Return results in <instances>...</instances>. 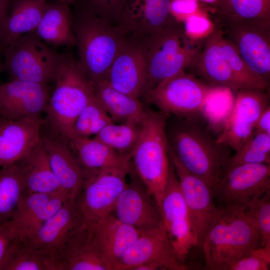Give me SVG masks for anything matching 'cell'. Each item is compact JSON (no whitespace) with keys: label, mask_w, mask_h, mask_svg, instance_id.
Segmentation results:
<instances>
[{"label":"cell","mask_w":270,"mask_h":270,"mask_svg":"<svg viewBox=\"0 0 270 270\" xmlns=\"http://www.w3.org/2000/svg\"><path fill=\"white\" fill-rule=\"evenodd\" d=\"M212 5L216 14L270 21V0H216Z\"/></svg>","instance_id":"d6a6232c"},{"label":"cell","mask_w":270,"mask_h":270,"mask_svg":"<svg viewBox=\"0 0 270 270\" xmlns=\"http://www.w3.org/2000/svg\"><path fill=\"white\" fill-rule=\"evenodd\" d=\"M140 131L141 126L133 124L112 122L104 127L94 138L120 154H130Z\"/></svg>","instance_id":"836d02e7"},{"label":"cell","mask_w":270,"mask_h":270,"mask_svg":"<svg viewBox=\"0 0 270 270\" xmlns=\"http://www.w3.org/2000/svg\"><path fill=\"white\" fill-rule=\"evenodd\" d=\"M261 246L260 234L245 208H224L202 246L206 270H226L232 263Z\"/></svg>","instance_id":"277c9868"},{"label":"cell","mask_w":270,"mask_h":270,"mask_svg":"<svg viewBox=\"0 0 270 270\" xmlns=\"http://www.w3.org/2000/svg\"><path fill=\"white\" fill-rule=\"evenodd\" d=\"M54 194L24 192L19 202L16 211L11 220L18 234Z\"/></svg>","instance_id":"74e56055"},{"label":"cell","mask_w":270,"mask_h":270,"mask_svg":"<svg viewBox=\"0 0 270 270\" xmlns=\"http://www.w3.org/2000/svg\"><path fill=\"white\" fill-rule=\"evenodd\" d=\"M160 211L176 258L180 264L186 265L190 250L195 246V240L188 210L170 160Z\"/></svg>","instance_id":"4fadbf2b"},{"label":"cell","mask_w":270,"mask_h":270,"mask_svg":"<svg viewBox=\"0 0 270 270\" xmlns=\"http://www.w3.org/2000/svg\"><path fill=\"white\" fill-rule=\"evenodd\" d=\"M180 118V125L167 136L169 145L185 168L212 188L227 168L229 148L212 138L201 115Z\"/></svg>","instance_id":"6da1fadb"},{"label":"cell","mask_w":270,"mask_h":270,"mask_svg":"<svg viewBox=\"0 0 270 270\" xmlns=\"http://www.w3.org/2000/svg\"><path fill=\"white\" fill-rule=\"evenodd\" d=\"M245 212L260 234V246L270 245V194L252 202Z\"/></svg>","instance_id":"f35d334b"},{"label":"cell","mask_w":270,"mask_h":270,"mask_svg":"<svg viewBox=\"0 0 270 270\" xmlns=\"http://www.w3.org/2000/svg\"><path fill=\"white\" fill-rule=\"evenodd\" d=\"M220 42L228 64L242 88L266 90L269 87L270 82L250 68L240 56L234 45L225 38L222 34Z\"/></svg>","instance_id":"d590c367"},{"label":"cell","mask_w":270,"mask_h":270,"mask_svg":"<svg viewBox=\"0 0 270 270\" xmlns=\"http://www.w3.org/2000/svg\"><path fill=\"white\" fill-rule=\"evenodd\" d=\"M146 264L158 266L162 270H184L186 265L177 260L164 224L142 232L117 264L114 270H133Z\"/></svg>","instance_id":"e0dca14e"},{"label":"cell","mask_w":270,"mask_h":270,"mask_svg":"<svg viewBox=\"0 0 270 270\" xmlns=\"http://www.w3.org/2000/svg\"><path fill=\"white\" fill-rule=\"evenodd\" d=\"M82 222L76 200L67 199L58 210L30 238L20 240L27 248L58 250L70 232Z\"/></svg>","instance_id":"cb8c5ba5"},{"label":"cell","mask_w":270,"mask_h":270,"mask_svg":"<svg viewBox=\"0 0 270 270\" xmlns=\"http://www.w3.org/2000/svg\"><path fill=\"white\" fill-rule=\"evenodd\" d=\"M24 192L19 162L0 168V223L12 218Z\"/></svg>","instance_id":"1f68e13d"},{"label":"cell","mask_w":270,"mask_h":270,"mask_svg":"<svg viewBox=\"0 0 270 270\" xmlns=\"http://www.w3.org/2000/svg\"><path fill=\"white\" fill-rule=\"evenodd\" d=\"M2 55V48L0 46V74L3 70L2 62L1 61V56Z\"/></svg>","instance_id":"681fc988"},{"label":"cell","mask_w":270,"mask_h":270,"mask_svg":"<svg viewBox=\"0 0 270 270\" xmlns=\"http://www.w3.org/2000/svg\"><path fill=\"white\" fill-rule=\"evenodd\" d=\"M55 0L64 3L69 6H70L72 4L74 1V0Z\"/></svg>","instance_id":"c3c4849f"},{"label":"cell","mask_w":270,"mask_h":270,"mask_svg":"<svg viewBox=\"0 0 270 270\" xmlns=\"http://www.w3.org/2000/svg\"><path fill=\"white\" fill-rule=\"evenodd\" d=\"M72 26L78 65L92 86L105 80L126 38L114 25L76 6Z\"/></svg>","instance_id":"7a4b0ae2"},{"label":"cell","mask_w":270,"mask_h":270,"mask_svg":"<svg viewBox=\"0 0 270 270\" xmlns=\"http://www.w3.org/2000/svg\"><path fill=\"white\" fill-rule=\"evenodd\" d=\"M48 0H14L0 32L2 49L19 37L34 31L44 13Z\"/></svg>","instance_id":"f1b7e54d"},{"label":"cell","mask_w":270,"mask_h":270,"mask_svg":"<svg viewBox=\"0 0 270 270\" xmlns=\"http://www.w3.org/2000/svg\"><path fill=\"white\" fill-rule=\"evenodd\" d=\"M222 33L214 25L206 36L202 48L190 68L211 86L238 90L242 88L234 76L221 46Z\"/></svg>","instance_id":"7402d4cb"},{"label":"cell","mask_w":270,"mask_h":270,"mask_svg":"<svg viewBox=\"0 0 270 270\" xmlns=\"http://www.w3.org/2000/svg\"><path fill=\"white\" fill-rule=\"evenodd\" d=\"M202 0L206 2L212 4L216 0Z\"/></svg>","instance_id":"f907efd6"},{"label":"cell","mask_w":270,"mask_h":270,"mask_svg":"<svg viewBox=\"0 0 270 270\" xmlns=\"http://www.w3.org/2000/svg\"><path fill=\"white\" fill-rule=\"evenodd\" d=\"M92 88L96 98L114 122L142 126L147 112L139 98L115 89L106 80Z\"/></svg>","instance_id":"4316f807"},{"label":"cell","mask_w":270,"mask_h":270,"mask_svg":"<svg viewBox=\"0 0 270 270\" xmlns=\"http://www.w3.org/2000/svg\"><path fill=\"white\" fill-rule=\"evenodd\" d=\"M44 122L40 116L15 120L0 117V168L20 161L41 142Z\"/></svg>","instance_id":"ffe728a7"},{"label":"cell","mask_w":270,"mask_h":270,"mask_svg":"<svg viewBox=\"0 0 270 270\" xmlns=\"http://www.w3.org/2000/svg\"><path fill=\"white\" fill-rule=\"evenodd\" d=\"M168 153L188 210L195 246L201 248L207 234L224 208L216 204L212 188L185 168L170 145Z\"/></svg>","instance_id":"7c38bea8"},{"label":"cell","mask_w":270,"mask_h":270,"mask_svg":"<svg viewBox=\"0 0 270 270\" xmlns=\"http://www.w3.org/2000/svg\"><path fill=\"white\" fill-rule=\"evenodd\" d=\"M41 141L62 191L76 200L84 181V174L68 140L58 135L42 136Z\"/></svg>","instance_id":"603a6c76"},{"label":"cell","mask_w":270,"mask_h":270,"mask_svg":"<svg viewBox=\"0 0 270 270\" xmlns=\"http://www.w3.org/2000/svg\"><path fill=\"white\" fill-rule=\"evenodd\" d=\"M54 82L44 124L52 134L68 140L76 120L94 96V90L71 54H64Z\"/></svg>","instance_id":"8992f818"},{"label":"cell","mask_w":270,"mask_h":270,"mask_svg":"<svg viewBox=\"0 0 270 270\" xmlns=\"http://www.w3.org/2000/svg\"><path fill=\"white\" fill-rule=\"evenodd\" d=\"M18 238L17 230L11 220L0 223V266Z\"/></svg>","instance_id":"7bdbcfd3"},{"label":"cell","mask_w":270,"mask_h":270,"mask_svg":"<svg viewBox=\"0 0 270 270\" xmlns=\"http://www.w3.org/2000/svg\"><path fill=\"white\" fill-rule=\"evenodd\" d=\"M220 88L211 86L184 70L145 94L162 112L188 118L200 116Z\"/></svg>","instance_id":"9c48e42d"},{"label":"cell","mask_w":270,"mask_h":270,"mask_svg":"<svg viewBox=\"0 0 270 270\" xmlns=\"http://www.w3.org/2000/svg\"><path fill=\"white\" fill-rule=\"evenodd\" d=\"M212 190L216 204L224 208H246L270 194V164H247L228 166Z\"/></svg>","instance_id":"8fae6325"},{"label":"cell","mask_w":270,"mask_h":270,"mask_svg":"<svg viewBox=\"0 0 270 270\" xmlns=\"http://www.w3.org/2000/svg\"><path fill=\"white\" fill-rule=\"evenodd\" d=\"M214 26L232 44L250 68L270 80V21L214 14Z\"/></svg>","instance_id":"ba28073f"},{"label":"cell","mask_w":270,"mask_h":270,"mask_svg":"<svg viewBox=\"0 0 270 270\" xmlns=\"http://www.w3.org/2000/svg\"><path fill=\"white\" fill-rule=\"evenodd\" d=\"M114 122L94 96L76 120L68 140L96 136L106 126Z\"/></svg>","instance_id":"e575fe53"},{"label":"cell","mask_w":270,"mask_h":270,"mask_svg":"<svg viewBox=\"0 0 270 270\" xmlns=\"http://www.w3.org/2000/svg\"><path fill=\"white\" fill-rule=\"evenodd\" d=\"M130 168H107L84 176L82 184L76 200L82 222L94 224L112 213L127 184L126 176Z\"/></svg>","instance_id":"30bf717a"},{"label":"cell","mask_w":270,"mask_h":270,"mask_svg":"<svg viewBox=\"0 0 270 270\" xmlns=\"http://www.w3.org/2000/svg\"><path fill=\"white\" fill-rule=\"evenodd\" d=\"M206 37H189L180 22H176L141 41L146 64L144 94L190 68L200 52Z\"/></svg>","instance_id":"3957f363"},{"label":"cell","mask_w":270,"mask_h":270,"mask_svg":"<svg viewBox=\"0 0 270 270\" xmlns=\"http://www.w3.org/2000/svg\"><path fill=\"white\" fill-rule=\"evenodd\" d=\"M254 132L265 133L270 136V106L262 113L257 120Z\"/></svg>","instance_id":"bcb514c9"},{"label":"cell","mask_w":270,"mask_h":270,"mask_svg":"<svg viewBox=\"0 0 270 270\" xmlns=\"http://www.w3.org/2000/svg\"><path fill=\"white\" fill-rule=\"evenodd\" d=\"M14 0H0V32Z\"/></svg>","instance_id":"7dc6e473"},{"label":"cell","mask_w":270,"mask_h":270,"mask_svg":"<svg viewBox=\"0 0 270 270\" xmlns=\"http://www.w3.org/2000/svg\"><path fill=\"white\" fill-rule=\"evenodd\" d=\"M184 31L189 37L198 36L206 32L210 28L208 19L203 16L195 14V13L185 19Z\"/></svg>","instance_id":"f6af8a7d"},{"label":"cell","mask_w":270,"mask_h":270,"mask_svg":"<svg viewBox=\"0 0 270 270\" xmlns=\"http://www.w3.org/2000/svg\"><path fill=\"white\" fill-rule=\"evenodd\" d=\"M96 240L103 260L114 270L142 232L118 219L112 214L94 224Z\"/></svg>","instance_id":"d4e9b609"},{"label":"cell","mask_w":270,"mask_h":270,"mask_svg":"<svg viewBox=\"0 0 270 270\" xmlns=\"http://www.w3.org/2000/svg\"><path fill=\"white\" fill-rule=\"evenodd\" d=\"M2 55L8 81L48 84L54 82L64 54L46 45L34 31L4 48Z\"/></svg>","instance_id":"52a82bcc"},{"label":"cell","mask_w":270,"mask_h":270,"mask_svg":"<svg viewBox=\"0 0 270 270\" xmlns=\"http://www.w3.org/2000/svg\"><path fill=\"white\" fill-rule=\"evenodd\" d=\"M70 6L55 0L47 3L40 22L34 30L43 42L57 46L76 44Z\"/></svg>","instance_id":"f546056e"},{"label":"cell","mask_w":270,"mask_h":270,"mask_svg":"<svg viewBox=\"0 0 270 270\" xmlns=\"http://www.w3.org/2000/svg\"><path fill=\"white\" fill-rule=\"evenodd\" d=\"M172 0H128L115 26L126 38L142 41L178 22L172 15Z\"/></svg>","instance_id":"9a60e30c"},{"label":"cell","mask_w":270,"mask_h":270,"mask_svg":"<svg viewBox=\"0 0 270 270\" xmlns=\"http://www.w3.org/2000/svg\"><path fill=\"white\" fill-rule=\"evenodd\" d=\"M270 245L260 246L238 259L226 270H269Z\"/></svg>","instance_id":"b9f144b4"},{"label":"cell","mask_w":270,"mask_h":270,"mask_svg":"<svg viewBox=\"0 0 270 270\" xmlns=\"http://www.w3.org/2000/svg\"><path fill=\"white\" fill-rule=\"evenodd\" d=\"M67 199L68 198L62 191L54 194L18 232V238L25 240L32 236L47 220L58 210Z\"/></svg>","instance_id":"ab89813d"},{"label":"cell","mask_w":270,"mask_h":270,"mask_svg":"<svg viewBox=\"0 0 270 270\" xmlns=\"http://www.w3.org/2000/svg\"><path fill=\"white\" fill-rule=\"evenodd\" d=\"M68 140L80 164L84 176L107 168L130 167V154H120L94 138L73 137Z\"/></svg>","instance_id":"484cf974"},{"label":"cell","mask_w":270,"mask_h":270,"mask_svg":"<svg viewBox=\"0 0 270 270\" xmlns=\"http://www.w3.org/2000/svg\"><path fill=\"white\" fill-rule=\"evenodd\" d=\"M128 0H74L73 4L115 26Z\"/></svg>","instance_id":"60d3db41"},{"label":"cell","mask_w":270,"mask_h":270,"mask_svg":"<svg viewBox=\"0 0 270 270\" xmlns=\"http://www.w3.org/2000/svg\"><path fill=\"white\" fill-rule=\"evenodd\" d=\"M247 164H270V135L254 132L241 148L230 156L228 167Z\"/></svg>","instance_id":"8d00e7d4"},{"label":"cell","mask_w":270,"mask_h":270,"mask_svg":"<svg viewBox=\"0 0 270 270\" xmlns=\"http://www.w3.org/2000/svg\"><path fill=\"white\" fill-rule=\"evenodd\" d=\"M18 162L25 192L54 194L61 191L42 141Z\"/></svg>","instance_id":"83f0119b"},{"label":"cell","mask_w":270,"mask_h":270,"mask_svg":"<svg viewBox=\"0 0 270 270\" xmlns=\"http://www.w3.org/2000/svg\"><path fill=\"white\" fill-rule=\"evenodd\" d=\"M50 94L47 84L20 80L0 84V117L15 120L40 116L46 112Z\"/></svg>","instance_id":"ac0fdd59"},{"label":"cell","mask_w":270,"mask_h":270,"mask_svg":"<svg viewBox=\"0 0 270 270\" xmlns=\"http://www.w3.org/2000/svg\"><path fill=\"white\" fill-rule=\"evenodd\" d=\"M166 123L163 112H147L139 138L130 152L136 173L160 210L170 166Z\"/></svg>","instance_id":"5b68a950"},{"label":"cell","mask_w":270,"mask_h":270,"mask_svg":"<svg viewBox=\"0 0 270 270\" xmlns=\"http://www.w3.org/2000/svg\"><path fill=\"white\" fill-rule=\"evenodd\" d=\"M57 251L61 270H110L102 260L94 224L82 222Z\"/></svg>","instance_id":"44dd1931"},{"label":"cell","mask_w":270,"mask_h":270,"mask_svg":"<svg viewBox=\"0 0 270 270\" xmlns=\"http://www.w3.org/2000/svg\"><path fill=\"white\" fill-rule=\"evenodd\" d=\"M0 270H61L56 250L27 248L18 238L0 266Z\"/></svg>","instance_id":"4dcf8cb0"},{"label":"cell","mask_w":270,"mask_h":270,"mask_svg":"<svg viewBox=\"0 0 270 270\" xmlns=\"http://www.w3.org/2000/svg\"><path fill=\"white\" fill-rule=\"evenodd\" d=\"M106 80L115 89L139 98L146 86L145 54L142 42L126 38Z\"/></svg>","instance_id":"d6986e66"},{"label":"cell","mask_w":270,"mask_h":270,"mask_svg":"<svg viewBox=\"0 0 270 270\" xmlns=\"http://www.w3.org/2000/svg\"><path fill=\"white\" fill-rule=\"evenodd\" d=\"M129 174L130 181L122 192L112 214L142 232L164 225L157 204L132 164Z\"/></svg>","instance_id":"2e32d148"},{"label":"cell","mask_w":270,"mask_h":270,"mask_svg":"<svg viewBox=\"0 0 270 270\" xmlns=\"http://www.w3.org/2000/svg\"><path fill=\"white\" fill-rule=\"evenodd\" d=\"M198 8V0H172L170 4L171 14L179 22L196 13Z\"/></svg>","instance_id":"ee69618b"},{"label":"cell","mask_w":270,"mask_h":270,"mask_svg":"<svg viewBox=\"0 0 270 270\" xmlns=\"http://www.w3.org/2000/svg\"><path fill=\"white\" fill-rule=\"evenodd\" d=\"M238 91L234 105L218 143L237 151L252 136L262 112L268 106L270 96L265 90L242 88Z\"/></svg>","instance_id":"5bb4252c"}]
</instances>
